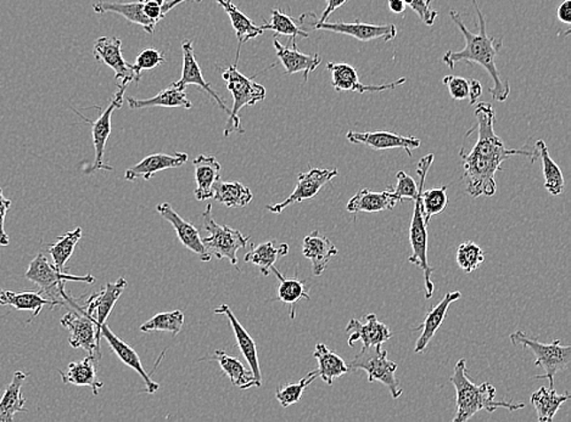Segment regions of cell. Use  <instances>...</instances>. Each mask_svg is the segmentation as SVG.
Segmentation results:
<instances>
[{"instance_id":"1","label":"cell","mask_w":571,"mask_h":422,"mask_svg":"<svg viewBox=\"0 0 571 422\" xmlns=\"http://www.w3.org/2000/svg\"><path fill=\"white\" fill-rule=\"evenodd\" d=\"M472 2L474 9L478 14L479 32L473 34L472 31H469L468 27L464 25L459 12L456 10H450L451 19L466 39V47L459 51H447L443 57V63L451 70H453L454 65L463 63V61L464 63L480 65L492 80L493 87L490 88L489 92L491 93L493 100L503 103L508 99L509 94H511V84L507 80H503L498 66H496V57L501 50L503 41L501 38L489 37L486 34V22L482 9L476 0H472Z\"/></svg>"},{"instance_id":"2","label":"cell","mask_w":571,"mask_h":422,"mask_svg":"<svg viewBox=\"0 0 571 422\" xmlns=\"http://www.w3.org/2000/svg\"><path fill=\"white\" fill-rule=\"evenodd\" d=\"M450 381L456 388L457 395V413L453 422L468 421L482 410L493 413L498 409L517 411L525 408L524 403L496 401V388L489 382H483L480 386L474 384L468 376L466 359H459L454 365L453 375Z\"/></svg>"},{"instance_id":"3","label":"cell","mask_w":571,"mask_h":422,"mask_svg":"<svg viewBox=\"0 0 571 422\" xmlns=\"http://www.w3.org/2000/svg\"><path fill=\"white\" fill-rule=\"evenodd\" d=\"M222 78L225 80L227 89L232 93L233 107L230 109L228 122L225 128V136H229L233 132L240 134L244 133L242 121H240L239 111L245 106L255 105L264 102L267 92L262 84L254 82L252 78L245 77L239 73L238 58L235 63L223 70Z\"/></svg>"},{"instance_id":"4","label":"cell","mask_w":571,"mask_h":422,"mask_svg":"<svg viewBox=\"0 0 571 422\" xmlns=\"http://www.w3.org/2000/svg\"><path fill=\"white\" fill-rule=\"evenodd\" d=\"M509 340L512 345L522 346L534 353L536 357L535 365L544 370V375H538L536 379H547L551 388H554V376L570 364L571 347L561 345L559 340L552 343H541L537 336L530 337L524 331H515L509 336Z\"/></svg>"},{"instance_id":"5","label":"cell","mask_w":571,"mask_h":422,"mask_svg":"<svg viewBox=\"0 0 571 422\" xmlns=\"http://www.w3.org/2000/svg\"><path fill=\"white\" fill-rule=\"evenodd\" d=\"M203 226L207 233L203 238L204 246L211 257L228 259L233 267L238 269L239 249L246 248L250 236L243 235L239 230L228 226H220L212 216V204L209 203L203 213Z\"/></svg>"},{"instance_id":"6","label":"cell","mask_w":571,"mask_h":422,"mask_svg":"<svg viewBox=\"0 0 571 422\" xmlns=\"http://www.w3.org/2000/svg\"><path fill=\"white\" fill-rule=\"evenodd\" d=\"M350 372L356 370H363L368 375V381L381 382L390 391L391 397L397 399L404 394L400 385V380L396 378L397 364L388 359V350L382 347H368L362 349L350 363Z\"/></svg>"},{"instance_id":"7","label":"cell","mask_w":571,"mask_h":422,"mask_svg":"<svg viewBox=\"0 0 571 422\" xmlns=\"http://www.w3.org/2000/svg\"><path fill=\"white\" fill-rule=\"evenodd\" d=\"M25 277L40 287L43 296L45 295V296H50V300L63 302L65 304L66 302L60 300L65 292V282L79 281L93 284L96 281L92 274L86 275V277H77V275H69L65 272H60L54 265L48 262L43 253L35 256L34 261L28 265Z\"/></svg>"},{"instance_id":"8","label":"cell","mask_w":571,"mask_h":422,"mask_svg":"<svg viewBox=\"0 0 571 422\" xmlns=\"http://www.w3.org/2000/svg\"><path fill=\"white\" fill-rule=\"evenodd\" d=\"M64 300H66L67 303H70L71 306L80 311V313L69 311L60 320L61 326L70 331L69 342L71 347L73 349H82L89 353V356H92L98 360L102 359V349H100L102 335H100L96 324L67 295H65Z\"/></svg>"},{"instance_id":"9","label":"cell","mask_w":571,"mask_h":422,"mask_svg":"<svg viewBox=\"0 0 571 422\" xmlns=\"http://www.w3.org/2000/svg\"><path fill=\"white\" fill-rule=\"evenodd\" d=\"M413 201V216H412L410 226L412 255L408 258V262L423 271L425 298L430 300L434 294V282L431 280L434 269L430 267L429 259H428V226L425 223L423 209H421L420 189H418L417 196Z\"/></svg>"},{"instance_id":"10","label":"cell","mask_w":571,"mask_h":422,"mask_svg":"<svg viewBox=\"0 0 571 422\" xmlns=\"http://www.w3.org/2000/svg\"><path fill=\"white\" fill-rule=\"evenodd\" d=\"M126 89H127V86L118 84V92L113 96L110 105L106 107L102 113H100L96 121L90 122L89 119H86V117L81 115V113L77 111H74L77 115L81 116V119L89 122L90 128H92L96 160H94V164L89 170L84 171V173L86 174H92L96 171H113L112 165L105 164V161H104V155H105L106 142H108L109 136L112 134V113L115 110L121 109L123 99H125Z\"/></svg>"},{"instance_id":"11","label":"cell","mask_w":571,"mask_h":422,"mask_svg":"<svg viewBox=\"0 0 571 422\" xmlns=\"http://www.w3.org/2000/svg\"><path fill=\"white\" fill-rule=\"evenodd\" d=\"M336 175H339L337 168H311L310 171L298 174L297 187L288 199L283 203L267 204L266 209L271 213L279 214L291 204L313 199Z\"/></svg>"},{"instance_id":"12","label":"cell","mask_w":571,"mask_h":422,"mask_svg":"<svg viewBox=\"0 0 571 422\" xmlns=\"http://www.w3.org/2000/svg\"><path fill=\"white\" fill-rule=\"evenodd\" d=\"M93 54L96 61L112 68L118 84L128 87L129 84L141 81V73L123 58L121 39L108 35L96 39L94 42Z\"/></svg>"},{"instance_id":"13","label":"cell","mask_w":571,"mask_h":422,"mask_svg":"<svg viewBox=\"0 0 571 422\" xmlns=\"http://www.w3.org/2000/svg\"><path fill=\"white\" fill-rule=\"evenodd\" d=\"M313 29L333 32V34L350 35L359 42H372L376 39H382L390 42L397 35V28L395 25H373L361 22L356 19L353 22H316Z\"/></svg>"},{"instance_id":"14","label":"cell","mask_w":571,"mask_h":422,"mask_svg":"<svg viewBox=\"0 0 571 422\" xmlns=\"http://www.w3.org/2000/svg\"><path fill=\"white\" fill-rule=\"evenodd\" d=\"M347 141L352 144H362L368 146L375 151L394 150L402 149L412 157V152L421 148V142L415 136H404L396 133L386 131L359 133L355 131L347 132Z\"/></svg>"},{"instance_id":"15","label":"cell","mask_w":571,"mask_h":422,"mask_svg":"<svg viewBox=\"0 0 571 422\" xmlns=\"http://www.w3.org/2000/svg\"><path fill=\"white\" fill-rule=\"evenodd\" d=\"M327 70L332 73V84L336 92H352L363 94L367 92L379 93L392 90L407 82V78L381 84V86H366L359 81L356 68L345 63H328Z\"/></svg>"},{"instance_id":"16","label":"cell","mask_w":571,"mask_h":422,"mask_svg":"<svg viewBox=\"0 0 571 422\" xmlns=\"http://www.w3.org/2000/svg\"><path fill=\"white\" fill-rule=\"evenodd\" d=\"M158 212L165 220L172 224L180 242L183 243L184 248L196 253L200 261L210 262L212 257L207 253L204 246L203 238L200 236L199 230L193 224L181 219L180 214L174 211L171 203H162L157 206Z\"/></svg>"},{"instance_id":"17","label":"cell","mask_w":571,"mask_h":422,"mask_svg":"<svg viewBox=\"0 0 571 422\" xmlns=\"http://www.w3.org/2000/svg\"><path fill=\"white\" fill-rule=\"evenodd\" d=\"M345 331L351 334L347 340L349 346L353 347L355 343L361 341L362 349L381 347L392 337L391 330L386 324L382 323L374 313L367 314L365 323L359 319L350 320Z\"/></svg>"},{"instance_id":"18","label":"cell","mask_w":571,"mask_h":422,"mask_svg":"<svg viewBox=\"0 0 571 422\" xmlns=\"http://www.w3.org/2000/svg\"><path fill=\"white\" fill-rule=\"evenodd\" d=\"M128 287L125 278H120L116 282H108L103 290L94 294L86 302V308H82L87 316L92 318L96 324L99 333L104 324L106 323L110 314L112 313L116 302L120 300L123 291ZM102 335V334H100Z\"/></svg>"},{"instance_id":"19","label":"cell","mask_w":571,"mask_h":422,"mask_svg":"<svg viewBox=\"0 0 571 422\" xmlns=\"http://www.w3.org/2000/svg\"><path fill=\"white\" fill-rule=\"evenodd\" d=\"M181 51H183V68H181V77L180 81H177V86L181 87V89H186L190 84L194 86L200 87L204 92L209 94L212 97L213 102L219 105L220 109H222L223 112L230 113V109L223 102L222 97L215 92V90L211 88L210 83L207 82L205 78L201 73V68L199 64H197L196 53H194V44L193 41L190 39H184L181 42Z\"/></svg>"},{"instance_id":"20","label":"cell","mask_w":571,"mask_h":422,"mask_svg":"<svg viewBox=\"0 0 571 422\" xmlns=\"http://www.w3.org/2000/svg\"><path fill=\"white\" fill-rule=\"evenodd\" d=\"M100 334L102 337L106 340V342L109 343L110 349H112V352L118 356V358L121 360L123 364L129 366V368L135 370V372L143 379L145 384L144 391L149 395H154L155 392L158 391L160 385L158 382H155L151 379L150 374H148L145 372V369L143 368L142 360L139 358V355L132 349L128 343H126L125 341L120 339L119 336H116L112 333V330L110 329L106 324H104L102 329H100Z\"/></svg>"},{"instance_id":"21","label":"cell","mask_w":571,"mask_h":422,"mask_svg":"<svg viewBox=\"0 0 571 422\" xmlns=\"http://www.w3.org/2000/svg\"><path fill=\"white\" fill-rule=\"evenodd\" d=\"M189 158L187 152H174V155L154 154L143 158L139 164L126 171L125 178L128 181L138 180H149L158 172L181 167Z\"/></svg>"},{"instance_id":"22","label":"cell","mask_w":571,"mask_h":422,"mask_svg":"<svg viewBox=\"0 0 571 422\" xmlns=\"http://www.w3.org/2000/svg\"><path fill=\"white\" fill-rule=\"evenodd\" d=\"M213 313L225 316L229 320L230 326H232L233 333H235L236 346H238L242 355L244 356L246 362L250 365V369H251L252 375H254L256 381H258L259 387H261V369H259L258 347H256L254 339L250 336L248 331L240 324L238 318L235 316V313H233L232 310L227 304H222V306L216 308Z\"/></svg>"},{"instance_id":"23","label":"cell","mask_w":571,"mask_h":422,"mask_svg":"<svg viewBox=\"0 0 571 422\" xmlns=\"http://www.w3.org/2000/svg\"><path fill=\"white\" fill-rule=\"evenodd\" d=\"M460 297H462V294L459 291L449 292V294L444 295L443 300L428 311L423 323L420 326L414 327V331L421 330V335L418 337L417 342H415V353L420 355V353L427 349L430 341L436 335L437 331L443 326L444 320L446 319L447 311H449L451 304L459 301Z\"/></svg>"},{"instance_id":"24","label":"cell","mask_w":571,"mask_h":422,"mask_svg":"<svg viewBox=\"0 0 571 422\" xmlns=\"http://www.w3.org/2000/svg\"><path fill=\"white\" fill-rule=\"evenodd\" d=\"M274 45L275 54L285 68V73L295 74L298 73H304L305 82H307L310 73H314L322 63V57L320 54H304L297 49V42L291 43V48L285 47L278 41V38H274Z\"/></svg>"},{"instance_id":"25","label":"cell","mask_w":571,"mask_h":422,"mask_svg":"<svg viewBox=\"0 0 571 422\" xmlns=\"http://www.w3.org/2000/svg\"><path fill=\"white\" fill-rule=\"evenodd\" d=\"M339 253V249L330 242L329 238L322 235L318 230L305 236L303 255L313 263L314 277H320L327 269L328 263Z\"/></svg>"},{"instance_id":"26","label":"cell","mask_w":571,"mask_h":422,"mask_svg":"<svg viewBox=\"0 0 571 422\" xmlns=\"http://www.w3.org/2000/svg\"><path fill=\"white\" fill-rule=\"evenodd\" d=\"M0 306H11L18 311H32L31 319L27 320V324H30L35 318L40 316L45 306H50L53 310L57 306H65V303L43 297L41 291L12 292L0 288Z\"/></svg>"},{"instance_id":"27","label":"cell","mask_w":571,"mask_h":422,"mask_svg":"<svg viewBox=\"0 0 571 422\" xmlns=\"http://www.w3.org/2000/svg\"><path fill=\"white\" fill-rule=\"evenodd\" d=\"M99 360L92 356L87 357L81 362L70 363L66 372H61L60 376L64 384L81 386V387H89L94 395H98L100 389L103 388V382L98 379Z\"/></svg>"},{"instance_id":"28","label":"cell","mask_w":571,"mask_h":422,"mask_svg":"<svg viewBox=\"0 0 571 422\" xmlns=\"http://www.w3.org/2000/svg\"><path fill=\"white\" fill-rule=\"evenodd\" d=\"M196 170L197 201L212 199L215 185L220 180V165L215 156L199 155L193 162Z\"/></svg>"},{"instance_id":"29","label":"cell","mask_w":571,"mask_h":422,"mask_svg":"<svg viewBox=\"0 0 571 422\" xmlns=\"http://www.w3.org/2000/svg\"><path fill=\"white\" fill-rule=\"evenodd\" d=\"M398 199L392 194L390 189L374 193L369 189H361L353 195L346 204L347 212L356 213H375L382 211L394 210Z\"/></svg>"},{"instance_id":"30","label":"cell","mask_w":571,"mask_h":422,"mask_svg":"<svg viewBox=\"0 0 571 422\" xmlns=\"http://www.w3.org/2000/svg\"><path fill=\"white\" fill-rule=\"evenodd\" d=\"M94 12L96 14L104 15L112 12V14L121 15L122 18L132 22V24L142 26L147 34H154L157 22L149 19L144 12V4L139 0L135 3H110L99 2L93 5Z\"/></svg>"},{"instance_id":"31","label":"cell","mask_w":571,"mask_h":422,"mask_svg":"<svg viewBox=\"0 0 571 422\" xmlns=\"http://www.w3.org/2000/svg\"><path fill=\"white\" fill-rule=\"evenodd\" d=\"M216 360L220 369L228 376L233 386L240 389H249L251 387H259L251 372L246 370L244 364L238 358L227 355L226 350L217 349L212 356L205 357L201 360Z\"/></svg>"},{"instance_id":"32","label":"cell","mask_w":571,"mask_h":422,"mask_svg":"<svg viewBox=\"0 0 571 422\" xmlns=\"http://www.w3.org/2000/svg\"><path fill=\"white\" fill-rule=\"evenodd\" d=\"M129 107L133 110H145L150 107H181V109H191V103L188 99L186 89H181L177 83H172L166 89L161 90L158 96L149 99H135L129 97L127 100Z\"/></svg>"},{"instance_id":"33","label":"cell","mask_w":571,"mask_h":422,"mask_svg":"<svg viewBox=\"0 0 571 422\" xmlns=\"http://www.w3.org/2000/svg\"><path fill=\"white\" fill-rule=\"evenodd\" d=\"M251 251L246 253L244 261L256 265L264 277H268L271 268L279 258L285 257L289 253L288 243H278L277 240L251 245Z\"/></svg>"},{"instance_id":"34","label":"cell","mask_w":571,"mask_h":422,"mask_svg":"<svg viewBox=\"0 0 571 422\" xmlns=\"http://www.w3.org/2000/svg\"><path fill=\"white\" fill-rule=\"evenodd\" d=\"M313 357L318 362V378L322 379L327 385L332 386L336 379L350 372V366L345 360L328 349L324 343H318Z\"/></svg>"},{"instance_id":"35","label":"cell","mask_w":571,"mask_h":422,"mask_svg":"<svg viewBox=\"0 0 571 422\" xmlns=\"http://www.w3.org/2000/svg\"><path fill=\"white\" fill-rule=\"evenodd\" d=\"M27 380V375L16 372L11 384L6 387L4 395L0 399V422L14 421L16 413H27L25 408L26 399L22 397L21 387Z\"/></svg>"},{"instance_id":"36","label":"cell","mask_w":571,"mask_h":422,"mask_svg":"<svg viewBox=\"0 0 571 422\" xmlns=\"http://www.w3.org/2000/svg\"><path fill=\"white\" fill-rule=\"evenodd\" d=\"M271 272H274L277 275L278 280L281 281L277 298L282 303L287 304L289 316H290L291 319H295L298 302L303 300L310 301V288H308L306 281L300 280L297 278H285L277 268H274V265L271 268Z\"/></svg>"},{"instance_id":"37","label":"cell","mask_w":571,"mask_h":422,"mask_svg":"<svg viewBox=\"0 0 571 422\" xmlns=\"http://www.w3.org/2000/svg\"><path fill=\"white\" fill-rule=\"evenodd\" d=\"M216 3L225 10L226 14L229 16L230 24H232L233 28H235V35L239 42L236 58H239V51L242 45L246 43V42L251 41V39L258 38L259 35H264V28H262L261 26H259V27L258 26H256L254 22H252L251 19L244 14V12H240V10L233 4L232 0H216Z\"/></svg>"},{"instance_id":"38","label":"cell","mask_w":571,"mask_h":422,"mask_svg":"<svg viewBox=\"0 0 571 422\" xmlns=\"http://www.w3.org/2000/svg\"><path fill=\"white\" fill-rule=\"evenodd\" d=\"M570 399L569 392L557 394L554 388L541 387L532 394L530 401L540 422L553 421L561 405Z\"/></svg>"},{"instance_id":"39","label":"cell","mask_w":571,"mask_h":422,"mask_svg":"<svg viewBox=\"0 0 571 422\" xmlns=\"http://www.w3.org/2000/svg\"><path fill=\"white\" fill-rule=\"evenodd\" d=\"M212 199L228 209L246 207L254 199V194L239 181H219L215 185Z\"/></svg>"},{"instance_id":"40","label":"cell","mask_w":571,"mask_h":422,"mask_svg":"<svg viewBox=\"0 0 571 422\" xmlns=\"http://www.w3.org/2000/svg\"><path fill=\"white\" fill-rule=\"evenodd\" d=\"M535 150L537 151L538 158L542 161L544 165V188L553 196H558L564 191L566 188V180L564 175L561 173L559 165L556 164L550 156L546 144L544 141H537L535 145Z\"/></svg>"},{"instance_id":"41","label":"cell","mask_w":571,"mask_h":422,"mask_svg":"<svg viewBox=\"0 0 571 422\" xmlns=\"http://www.w3.org/2000/svg\"><path fill=\"white\" fill-rule=\"evenodd\" d=\"M82 238V228L77 226L73 232H67L59 236L57 242L48 246V252L53 257L55 267L60 272H65V265L73 257L74 248Z\"/></svg>"},{"instance_id":"42","label":"cell","mask_w":571,"mask_h":422,"mask_svg":"<svg viewBox=\"0 0 571 422\" xmlns=\"http://www.w3.org/2000/svg\"><path fill=\"white\" fill-rule=\"evenodd\" d=\"M264 31H272L275 35L290 37L291 43L297 42V37L308 38V32L305 31L293 18L285 14L283 10L274 9L272 12L271 21L261 26Z\"/></svg>"},{"instance_id":"43","label":"cell","mask_w":571,"mask_h":422,"mask_svg":"<svg viewBox=\"0 0 571 422\" xmlns=\"http://www.w3.org/2000/svg\"><path fill=\"white\" fill-rule=\"evenodd\" d=\"M184 326V313L181 311H165L152 317L150 320L145 321L141 326L142 333L149 334L155 331L170 333L176 336L181 333Z\"/></svg>"},{"instance_id":"44","label":"cell","mask_w":571,"mask_h":422,"mask_svg":"<svg viewBox=\"0 0 571 422\" xmlns=\"http://www.w3.org/2000/svg\"><path fill=\"white\" fill-rule=\"evenodd\" d=\"M318 378L317 370L314 372H308L306 378L300 380L297 384H288L281 386L277 389V394H275V398L279 402V404L283 408L290 407V405L297 404L303 397L305 389L308 387L314 380Z\"/></svg>"},{"instance_id":"45","label":"cell","mask_w":571,"mask_h":422,"mask_svg":"<svg viewBox=\"0 0 571 422\" xmlns=\"http://www.w3.org/2000/svg\"><path fill=\"white\" fill-rule=\"evenodd\" d=\"M485 262V255L479 245L473 242L460 243L457 249V263L463 272H473Z\"/></svg>"},{"instance_id":"46","label":"cell","mask_w":571,"mask_h":422,"mask_svg":"<svg viewBox=\"0 0 571 422\" xmlns=\"http://www.w3.org/2000/svg\"><path fill=\"white\" fill-rule=\"evenodd\" d=\"M396 180H397L396 187H389V189L397 197L398 201L404 203L405 200H414L418 194V185L413 178L405 172L400 171L396 174Z\"/></svg>"},{"instance_id":"47","label":"cell","mask_w":571,"mask_h":422,"mask_svg":"<svg viewBox=\"0 0 571 422\" xmlns=\"http://www.w3.org/2000/svg\"><path fill=\"white\" fill-rule=\"evenodd\" d=\"M165 61L166 58H165L164 51L148 48L139 53L133 67L138 73H142L144 70H152V68L160 66Z\"/></svg>"},{"instance_id":"48","label":"cell","mask_w":571,"mask_h":422,"mask_svg":"<svg viewBox=\"0 0 571 422\" xmlns=\"http://www.w3.org/2000/svg\"><path fill=\"white\" fill-rule=\"evenodd\" d=\"M443 83L449 89L451 97L457 102L469 97V81L466 78L451 74L444 78Z\"/></svg>"},{"instance_id":"49","label":"cell","mask_w":571,"mask_h":422,"mask_svg":"<svg viewBox=\"0 0 571 422\" xmlns=\"http://www.w3.org/2000/svg\"><path fill=\"white\" fill-rule=\"evenodd\" d=\"M431 3L433 0H412L410 4L415 14L420 16L421 22L429 27L435 24V19L439 15V12L431 9Z\"/></svg>"},{"instance_id":"50","label":"cell","mask_w":571,"mask_h":422,"mask_svg":"<svg viewBox=\"0 0 571 422\" xmlns=\"http://www.w3.org/2000/svg\"><path fill=\"white\" fill-rule=\"evenodd\" d=\"M349 0H326L327 6L323 10L322 16L318 19L317 22H326L328 19L330 18V15L333 14L336 10L342 8L343 5H345Z\"/></svg>"},{"instance_id":"51","label":"cell","mask_w":571,"mask_h":422,"mask_svg":"<svg viewBox=\"0 0 571 422\" xmlns=\"http://www.w3.org/2000/svg\"><path fill=\"white\" fill-rule=\"evenodd\" d=\"M557 18L563 24H571V0L561 3L557 10Z\"/></svg>"},{"instance_id":"52","label":"cell","mask_w":571,"mask_h":422,"mask_svg":"<svg viewBox=\"0 0 571 422\" xmlns=\"http://www.w3.org/2000/svg\"><path fill=\"white\" fill-rule=\"evenodd\" d=\"M469 81V102L470 105H474L480 96H482V86L478 80H468Z\"/></svg>"},{"instance_id":"53","label":"cell","mask_w":571,"mask_h":422,"mask_svg":"<svg viewBox=\"0 0 571 422\" xmlns=\"http://www.w3.org/2000/svg\"><path fill=\"white\" fill-rule=\"evenodd\" d=\"M388 4L394 14H404L405 4L402 0H389Z\"/></svg>"},{"instance_id":"54","label":"cell","mask_w":571,"mask_h":422,"mask_svg":"<svg viewBox=\"0 0 571 422\" xmlns=\"http://www.w3.org/2000/svg\"><path fill=\"white\" fill-rule=\"evenodd\" d=\"M143 4L158 5L162 6L166 3V0H141Z\"/></svg>"},{"instance_id":"55","label":"cell","mask_w":571,"mask_h":422,"mask_svg":"<svg viewBox=\"0 0 571 422\" xmlns=\"http://www.w3.org/2000/svg\"><path fill=\"white\" fill-rule=\"evenodd\" d=\"M402 2H404L405 5H410L412 3V0H402Z\"/></svg>"},{"instance_id":"56","label":"cell","mask_w":571,"mask_h":422,"mask_svg":"<svg viewBox=\"0 0 571 422\" xmlns=\"http://www.w3.org/2000/svg\"><path fill=\"white\" fill-rule=\"evenodd\" d=\"M0 87H2V83H0Z\"/></svg>"},{"instance_id":"57","label":"cell","mask_w":571,"mask_h":422,"mask_svg":"<svg viewBox=\"0 0 571 422\" xmlns=\"http://www.w3.org/2000/svg\"><path fill=\"white\" fill-rule=\"evenodd\" d=\"M200 2H201V0H199V3H200Z\"/></svg>"}]
</instances>
